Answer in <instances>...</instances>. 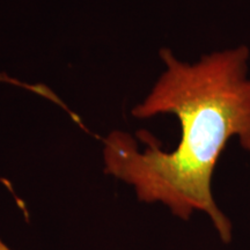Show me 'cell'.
<instances>
[{
    "label": "cell",
    "mask_w": 250,
    "mask_h": 250,
    "mask_svg": "<svg viewBox=\"0 0 250 250\" xmlns=\"http://www.w3.org/2000/svg\"><path fill=\"white\" fill-rule=\"evenodd\" d=\"M160 57L166 70L145 100L133 108L137 118L173 114L181 138L173 152L160 148L151 134L138 137L114 131L103 140L105 173L131 184L139 201L160 202L188 220L192 212L208 214L224 242L232 240V224L215 204L212 176L228 142L236 137L250 151L249 50L235 49L203 56L189 64L168 49Z\"/></svg>",
    "instance_id": "obj_1"
},
{
    "label": "cell",
    "mask_w": 250,
    "mask_h": 250,
    "mask_svg": "<svg viewBox=\"0 0 250 250\" xmlns=\"http://www.w3.org/2000/svg\"><path fill=\"white\" fill-rule=\"evenodd\" d=\"M0 250H12V249L8 248V247L6 246L4 242H2V240L0 239Z\"/></svg>",
    "instance_id": "obj_2"
}]
</instances>
